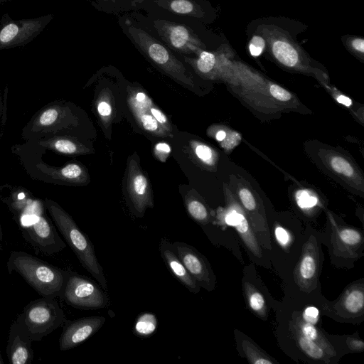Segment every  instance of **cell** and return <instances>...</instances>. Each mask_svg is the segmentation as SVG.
<instances>
[{
  "instance_id": "d590c367",
  "label": "cell",
  "mask_w": 364,
  "mask_h": 364,
  "mask_svg": "<svg viewBox=\"0 0 364 364\" xmlns=\"http://www.w3.org/2000/svg\"><path fill=\"white\" fill-rule=\"evenodd\" d=\"M299 317L305 322L316 326L319 319V311L315 306H308L301 313Z\"/></svg>"
},
{
  "instance_id": "f546056e",
  "label": "cell",
  "mask_w": 364,
  "mask_h": 364,
  "mask_svg": "<svg viewBox=\"0 0 364 364\" xmlns=\"http://www.w3.org/2000/svg\"><path fill=\"white\" fill-rule=\"evenodd\" d=\"M297 205L302 209H310L318 203V198L306 190H301L296 193Z\"/></svg>"
},
{
  "instance_id": "8fae6325",
  "label": "cell",
  "mask_w": 364,
  "mask_h": 364,
  "mask_svg": "<svg viewBox=\"0 0 364 364\" xmlns=\"http://www.w3.org/2000/svg\"><path fill=\"white\" fill-rule=\"evenodd\" d=\"M127 189L136 217H142L154 207L151 184L137 161L131 158L127 167Z\"/></svg>"
},
{
  "instance_id": "836d02e7",
  "label": "cell",
  "mask_w": 364,
  "mask_h": 364,
  "mask_svg": "<svg viewBox=\"0 0 364 364\" xmlns=\"http://www.w3.org/2000/svg\"><path fill=\"white\" fill-rule=\"evenodd\" d=\"M274 232L276 240L280 246L283 248L289 247L291 242V237L288 230L282 226H277L274 228Z\"/></svg>"
},
{
  "instance_id": "ffe728a7",
  "label": "cell",
  "mask_w": 364,
  "mask_h": 364,
  "mask_svg": "<svg viewBox=\"0 0 364 364\" xmlns=\"http://www.w3.org/2000/svg\"><path fill=\"white\" fill-rule=\"evenodd\" d=\"M291 328L303 336L317 343L331 357L336 356V352L333 347L315 325L304 321L297 315L291 324Z\"/></svg>"
},
{
  "instance_id": "83f0119b",
  "label": "cell",
  "mask_w": 364,
  "mask_h": 364,
  "mask_svg": "<svg viewBox=\"0 0 364 364\" xmlns=\"http://www.w3.org/2000/svg\"><path fill=\"white\" fill-rule=\"evenodd\" d=\"M189 146L194 156L200 161L207 165L214 164V153L210 146L196 141H191Z\"/></svg>"
},
{
  "instance_id": "5b68a950",
  "label": "cell",
  "mask_w": 364,
  "mask_h": 364,
  "mask_svg": "<svg viewBox=\"0 0 364 364\" xmlns=\"http://www.w3.org/2000/svg\"><path fill=\"white\" fill-rule=\"evenodd\" d=\"M66 320L56 298L42 297L25 306L15 321L33 341H40L63 326Z\"/></svg>"
},
{
  "instance_id": "d6a6232c",
  "label": "cell",
  "mask_w": 364,
  "mask_h": 364,
  "mask_svg": "<svg viewBox=\"0 0 364 364\" xmlns=\"http://www.w3.org/2000/svg\"><path fill=\"white\" fill-rule=\"evenodd\" d=\"M149 109L154 118L165 129L171 133V125L164 113L153 102L152 100L149 104Z\"/></svg>"
},
{
  "instance_id": "5bb4252c",
  "label": "cell",
  "mask_w": 364,
  "mask_h": 364,
  "mask_svg": "<svg viewBox=\"0 0 364 364\" xmlns=\"http://www.w3.org/2000/svg\"><path fill=\"white\" fill-rule=\"evenodd\" d=\"M128 90V106L140 127L155 136H171V133L161 126L149 112V104L151 99L139 89L129 87Z\"/></svg>"
},
{
  "instance_id": "7dc6e473",
  "label": "cell",
  "mask_w": 364,
  "mask_h": 364,
  "mask_svg": "<svg viewBox=\"0 0 364 364\" xmlns=\"http://www.w3.org/2000/svg\"><path fill=\"white\" fill-rule=\"evenodd\" d=\"M4 360H3V358L1 355V349H0V364H4Z\"/></svg>"
},
{
  "instance_id": "603a6c76",
  "label": "cell",
  "mask_w": 364,
  "mask_h": 364,
  "mask_svg": "<svg viewBox=\"0 0 364 364\" xmlns=\"http://www.w3.org/2000/svg\"><path fill=\"white\" fill-rule=\"evenodd\" d=\"M98 11L107 14H124L135 11L132 0H90Z\"/></svg>"
},
{
  "instance_id": "b9f144b4",
  "label": "cell",
  "mask_w": 364,
  "mask_h": 364,
  "mask_svg": "<svg viewBox=\"0 0 364 364\" xmlns=\"http://www.w3.org/2000/svg\"><path fill=\"white\" fill-rule=\"evenodd\" d=\"M336 100L339 103L343 104L346 107H349L352 105L351 100L344 95H339Z\"/></svg>"
},
{
  "instance_id": "44dd1931",
  "label": "cell",
  "mask_w": 364,
  "mask_h": 364,
  "mask_svg": "<svg viewBox=\"0 0 364 364\" xmlns=\"http://www.w3.org/2000/svg\"><path fill=\"white\" fill-rule=\"evenodd\" d=\"M244 292L247 304L251 311L262 318L267 317V304L264 296L252 284H243Z\"/></svg>"
},
{
  "instance_id": "e0dca14e",
  "label": "cell",
  "mask_w": 364,
  "mask_h": 364,
  "mask_svg": "<svg viewBox=\"0 0 364 364\" xmlns=\"http://www.w3.org/2000/svg\"><path fill=\"white\" fill-rule=\"evenodd\" d=\"M33 341L14 321L10 326L6 355L10 364H31L34 358Z\"/></svg>"
},
{
  "instance_id": "8992f818",
  "label": "cell",
  "mask_w": 364,
  "mask_h": 364,
  "mask_svg": "<svg viewBox=\"0 0 364 364\" xmlns=\"http://www.w3.org/2000/svg\"><path fill=\"white\" fill-rule=\"evenodd\" d=\"M39 205H28L19 218L21 232L24 240L37 253L51 255L61 252L66 244L53 225L41 214Z\"/></svg>"
},
{
  "instance_id": "74e56055",
  "label": "cell",
  "mask_w": 364,
  "mask_h": 364,
  "mask_svg": "<svg viewBox=\"0 0 364 364\" xmlns=\"http://www.w3.org/2000/svg\"><path fill=\"white\" fill-rule=\"evenodd\" d=\"M269 91L274 98L280 101H288L291 98V95L288 91L277 85H272Z\"/></svg>"
},
{
  "instance_id": "9a60e30c",
  "label": "cell",
  "mask_w": 364,
  "mask_h": 364,
  "mask_svg": "<svg viewBox=\"0 0 364 364\" xmlns=\"http://www.w3.org/2000/svg\"><path fill=\"white\" fill-rule=\"evenodd\" d=\"M331 307L341 318L363 316L364 311V287L363 279L351 284Z\"/></svg>"
},
{
  "instance_id": "52a82bcc",
  "label": "cell",
  "mask_w": 364,
  "mask_h": 364,
  "mask_svg": "<svg viewBox=\"0 0 364 364\" xmlns=\"http://www.w3.org/2000/svg\"><path fill=\"white\" fill-rule=\"evenodd\" d=\"M61 299L68 305L82 310L105 309L111 304L108 294L100 284L72 272H69Z\"/></svg>"
},
{
  "instance_id": "e575fe53",
  "label": "cell",
  "mask_w": 364,
  "mask_h": 364,
  "mask_svg": "<svg viewBox=\"0 0 364 364\" xmlns=\"http://www.w3.org/2000/svg\"><path fill=\"white\" fill-rule=\"evenodd\" d=\"M239 196L242 205L247 210L252 212L256 209L255 199L249 190L246 188L242 189L240 191Z\"/></svg>"
},
{
  "instance_id": "4fadbf2b",
  "label": "cell",
  "mask_w": 364,
  "mask_h": 364,
  "mask_svg": "<svg viewBox=\"0 0 364 364\" xmlns=\"http://www.w3.org/2000/svg\"><path fill=\"white\" fill-rule=\"evenodd\" d=\"M319 269L318 247L315 238L311 236L304 245L294 271L296 284L301 291L309 292L317 287Z\"/></svg>"
},
{
  "instance_id": "1f68e13d",
  "label": "cell",
  "mask_w": 364,
  "mask_h": 364,
  "mask_svg": "<svg viewBox=\"0 0 364 364\" xmlns=\"http://www.w3.org/2000/svg\"><path fill=\"white\" fill-rule=\"evenodd\" d=\"M266 47L265 39L259 34H253L249 42V51L252 56L258 57Z\"/></svg>"
},
{
  "instance_id": "30bf717a",
  "label": "cell",
  "mask_w": 364,
  "mask_h": 364,
  "mask_svg": "<svg viewBox=\"0 0 364 364\" xmlns=\"http://www.w3.org/2000/svg\"><path fill=\"white\" fill-rule=\"evenodd\" d=\"M172 245L186 269L200 287L208 291L214 290L216 277L205 256L187 243L175 242Z\"/></svg>"
},
{
  "instance_id": "d4e9b609",
  "label": "cell",
  "mask_w": 364,
  "mask_h": 364,
  "mask_svg": "<svg viewBox=\"0 0 364 364\" xmlns=\"http://www.w3.org/2000/svg\"><path fill=\"white\" fill-rule=\"evenodd\" d=\"M96 108L100 121L105 127H108L113 117L112 95L108 90H103L96 101Z\"/></svg>"
},
{
  "instance_id": "ac0fdd59",
  "label": "cell",
  "mask_w": 364,
  "mask_h": 364,
  "mask_svg": "<svg viewBox=\"0 0 364 364\" xmlns=\"http://www.w3.org/2000/svg\"><path fill=\"white\" fill-rule=\"evenodd\" d=\"M159 252L171 274L190 292L198 293L200 286L186 269L176 253L173 245L166 239H162L159 244Z\"/></svg>"
},
{
  "instance_id": "6da1fadb",
  "label": "cell",
  "mask_w": 364,
  "mask_h": 364,
  "mask_svg": "<svg viewBox=\"0 0 364 364\" xmlns=\"http://www.w3.org/2000/svg\"><path fill=\"white\" fill-rule=\"evenodd\" d=\"M130 11L153 36L182 56L193 57L200 50H215L223 40L206 25L193 18L166 13Z\"/></svg>"
},
{
  "instance_id": "8d00e7d4",
  "label": "cell",
  "mask_w": 364,
  "mask_h": 364,
  "mask_svg": "<svg viewBox=\"0 0 364 364\" xmlns=\"http://www.w3.org/2000/svg\"><path fill=\"white\" fill-rule=\"evenodd\" d=\"M171 153V147L165 142L157 143L154 148L155 156L161 162H165Z\"/></svg>"
},
{
  "instance_id": "c3c4849f",
  "label": "cell",
  "mask_w": 364,
  "mask_h": 364,
  "mask_svg": "<svg viewBox=\"0 0 364 364\" xmlns=\"http://www.w3.org/2000/svg\"><path fill=\"white\" fill-rule=\"evenodd\" d=\"M11 0H0V4H3V3H5V2H7V1H10Z\"/></svg>"
},
{
  "instance_id": "7bdbcfd3",
  "label": "cell",
  "mask_w": 364,
  "mask_h": 364,
  "mask_svg": "<svg viewBox=\"0 0 364 364\" xmlns=\"http://www.w3.org/2000/svg\"><path fill=\"white\" fill-rule=\"evenodd\" d=\"M225 137L226 133L223 130H220L215 134V138L219 141H223L225 139Z\"/></svg>"
},
{
  "instance_id": "f1b7e54d",
  "label": "cell",
  "mask_w": 364,
  "mask_h": 364,
  "mask_svg": "<svg viewBox=\"0 0 364 364\" xmlns=\"http://www.w3.org/2000/svg\"><path fill=\"white\" fill-rule=\"evenodd\" d=\"M55 148L59 152L63 154H89L92 153L93 150L86 147L81 144L66 139H58L55 142Z\"/></svg>"
},
{
  "instance_id": "ab89813d",
  "label": "cell",
  "mask_w": 364,
  "mask_h": 364,
  "mask_svg": "<svg viewBox=\"0 0 364 364\" xmlns=\"http://www.w3.org/2000/svg\"><path fill=\"white\" fill-rule=\"evenodd\" d=\"M346 343L349 349L355 352H361L364 350V343L362 340L348 337L346 340Z\"/></svg>"
},
{
  "instance_id": "9c48e42d",
  "label": "cell",
  "mask_w": 364,
  "mask_h": 364,
  "mask_svg": "<svg viewBox=\"0 0 364 364\" xmlns=\"http://www.w3.org/2000/svg\"><path fill=\"white\" fill-rule=\"evenodd\" d=\"M138 11H154L196 19L205 25L217 18V10L208 0H147Z\"/></svg>"
},
{
  "instance_id": "4316f807",
  "label": "cell",
  "mask_w": 364,
  "mask_h": 364,
  "mask_svg": "<svg viewBox=\"0 0 364 364\" xmlns=\"http://www.w3.org/2000/svg\"><path fill=\"white\" fill-rule=\"evenodd\" d=\"M245 356L248 361L253 364H272L277 363L264 353L252 342L244 340L242 343Z\"/></svg>"
},
{
  "instance_id": "3957f363",
  "label": "cell",
  "mask_w": 364,
  "mask_h": 364,
  "mask_svg": "<svg viewBox=\"0 0 364 364\" xmlns=\"http://www.w3.org/2000/svg\"><path fill=\"white\" fill-rule=\"evenodd\" d=\"M8 272H16L42 297L61 298L69 271L53 266L24 251H12Z\"/></svg>"
},
{
  "instance_id": "7a4b0ae2",
  "label": "cell",
  "mask_w": 364,
  "mask_h": 364,
  "mask_svg": "<svg viewBox=\"0 0 364 364\" xmlns=\"http://www.w3.org/2000/svg\"><path fill=\"white\" fill-rule=\"evenodd\" d=\"M117 22L124 34L151 64L183 86L194 87L191 68L181 55L153 36L131 12L119 14Z\"/></svg>"
},
{
  "instance_id": "f35d334b",
  "label": "cell",
  "mask_w": 364,
  "mask_h": 364,
  "mask_svg": "<svg viewBox=\"0 0 364 364\" xmlns=\"http://www.w3.org/2000/svg\"><path fill=\"white\" fill-rule=\"evenodd\" d=\"M58 112L54 109H50L45 111L40 117V123L42 125H50L53 124L58 118Z\"/></svg>"
},
{
  "instance_id": "7402d4cb",
  "label": "cell",
  "mask_w": 364,
  "mask_h": 364,
  "mask_svg": "<svg viewBox=\"0 0 364 364\" xmlns=\"http://www.w3.org/2000/svg\"><path fill=\"white\" fill-rule=\"evenodd\" d=\"M294 333L298 346L309 358L316 360H322L328 363L330 355L324 350L323 348L317 343L303 336L301 333L294 330Z\"/></svg>"
},
{
  "instance_id": "277c9868",
  "label": "cell",
  "mask_w": 364,
  "mask_h": 364,
  "mask_svg": "<svg viewBox=\"0 0 364 364\" xmlns=\"http://www.w3.org/2000/svg\"><path fill=\"white\" fill-rule=\"evenodd\" d=\"M48 210L57 228L75 254L82 267L107 291L108 285L104 269L97 258L94 246L87 235L60 207L50 203Z\"/></svg>"
},
{
  "instance_id": "2e32d148",
  "label": "cell",
  "mask_w": 364,
  "mask_h": 364,
  "mask_svg": "<svg viewBox=\"0 0 364 364\" xmlns=\"http://www.w3.org/2000/svg\"><path fill=\"white\" fill-rule=\"evenodd\" d=\"M332 250L336 256L358 258L363 246V233L353 228H336L331 230Z\"/></svg>"
},
{
  "instance_id": "bcb514c9",
  "label": "cell",
  "mask_w": 364,
  "mask_h": 364,
  "mask_svg": "<svg viewBox=\"0 0 364 364\" xmlns=\"http://www.w3.org/2000/svg\"><path fill=\"white\" fill-rule=\"evenodd\" d=\"M25 198V194L23 193H20L18 195V198L19 200H22Z\"/></svg>"
},
{
  "instance_id": "d6986e66",
  "label": "cell",
  "mask_w": 364,
  "mask_h": 364,
  "mask_svg": "<svg viewBox=\"0 0 364 364\" xmlns=\"http://www.w3.org/2000/svg\"><path fill=\"white\" fill-rule=\"evenodd\" d=\"M225 221L228 225L235 228L252 255L258 258L263 255L260 243L243 213L235 209H232L226 214Z\"/></svg>"
},
{
  "instance_id": "ba28073f",
  "label": "cell",
  "mask_w": 364,
  "mask_h": 364,
  "mask_svg": "<svg viewBox=\"0 0 364 364\" xmlns=\"http://www.w3.org/2000/svg\"><path fill=\"white\" fill-rule=\"evenodd\" d=\"M53 18V14H48L14 20L5 14L0 23V49L26 45L42 32Z\"/></svg>"
},
{
  "instance_id": "f6af8a7d",
  "label": "cell",
  "mask_w": 364,
  "mask_h": 364,
  "mask_svg": "<svg viewBox=\"0 0 364 364\" xmlns=\"http://www.w3.org/2000/svg\"><path fill=\"white\" fill-rule=\"evenodd\" d=\"M3 232L0 225V250L2 249Z\"/></svg>"
},
{
  "instance_id": "484cf974",
  "label": "cell",
  "mask_w": 364,
  "mask_h": 364,
  "mask_svg": "<svg viewBox=\"0 0 364 364\" xmlns=\"http://www.w3.org/2000/svg\"><path fill=\"white\" fill-rule=\"evenodd\" d=\"M186 209L189 215L198 224L205 225L209 222V213L205 205L197 198L186 196L184 200Z\"/></svg>"
},
{
  "instance_id": "60d3db41",
  "label": "cell",
  "mask_w": 364,
  "mask_h": 364,
  "mask_svg": "<svg viewBox=\"0 0 364 364\" xmlns=\"http://www.w3.org/2000/svg\"><path fill=\"white\" fill-rule=\"evenodd\" d=\"M348 46L358 53L363 54L364 53V40L362 38H352L348 41Z\"/></svg>"
},
{
  "instance_id": "cb8c5ba5",
  "label": "cell",
  "mask_w": 364,
  "mask_h": 364,
  "mask_svg": "<svg viewBox=\"0 0 364 364\" xmlns=\"http://www.w3.org/2000/svg\"><path fill=\"white\" fill-rule=\"evenodd\" d=\"M157 326L156 316L152 313L144 312L137 317L133 332L138 337L147 338L156 331Z\"/></svg>"
},
{
  "instance_id": "ee69618b",
  "label": "cell",
  "mask_w": 364,
  "mask_h": 364,
  "mask_svg": "<svg viewBox=\"0 0 364 364\" xmlns=\"http://www.w3.org/2000/svg\"><path fill=\"white\" fill-rule=\"evenodd\" d=\"M132 1L135 7V11H138L140 5L147 0H132Z\"/></svg>"
},
{
  "instance_id": "7c38bea8",
  "label": "cell",
  "mask_w": 364,
  "mask_h": 364,
  "mask_svg": "<svg viewBox=\"0 0 364 364\" xmlns=\"http://www.w3.org/2000/svg\"><path fill=\"white\" fill-rule=\"evenodd\" d=\"M105 321L106 318L102 316L67 319L59 338L60 350L65 351L77 347L95 334Z\"/></svg>"
},
{
  "instance_id": "4dcf8cb0",
  "label": "cell",
  "mask_w": 364,
  "mask_h": 364,
  "mask_svg": "<svg viewBox=\"0 0 364 364\" xmlns=\"http://www.w3.org/2000/svg\"><path fill=\"white\" fill-rule=\"evenodd\" d=\"M332 168L337 173H343L346 176H352L354 171L350 164L341 156H335L331 160Z\"/></svg>"
}]
</instances>
